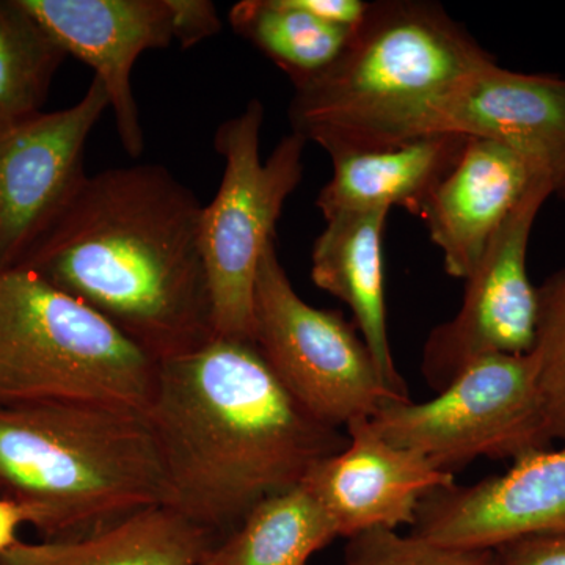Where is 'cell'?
Returning a JSON list of instances; mask_svg holds the SVG:
<instances>
[{
    "mask_svg": "<svg viewBox=\"0 0 565 565\" xmlns=\"http://www.w3.org/2000/svg\"><path fill=\"white\" fill-rule=\"evenodd\" d=\"M565 533V445L531 452L503 475L452 484L424 498L411 534L451 546H494Z\"/></svg>",
    "mask_w": 565,
    "mask_h": 565,
    "instance_id": "8fae6325",
    "label": "cell"
},
{
    "mask_svg": "<svg viewBox=\"0 0 565 565\" xmlns=\"http://www.w3.org/2000/svg\"><path fill=\"white\" fill-rule=\"evenodd\" d=\"M539 311L531 355L550 438L565 445V269L537 289Z\"/></svg>",
    "mask_w": 565,
    "mask_h": 565,
    "instance_id": "7402d4cb",
    "label": "cell"
},
{
    "mask_svg": "<svg viewBox=\"0 0 565 565\" xmlns=\"http://www.w3.org/2000/svg\"><path fill=\"white\" fill-rule=\"evenodd\" d=\"M147 422L166 505L218 541L349 444L282 388L255 344L232 338L159 363Z\"/></svg>",
    "mask_w": 565,
    "mask_h": 565,
    "instance_id": "7a4b0ae2",
    "label": "cell"
},
{
    "mask_svg": "<svg viewBox=\"0 0 565 565\" xmlns=\"http://www.w3.org/2000/svg\"><path fill=\"white\" fill-rule=\"evenodd\" d=\"M463 134L519 152L565 200V79L489 63L435 110L429 136Z\"/></svg>",
    "mask_w": 565,
    "mask_h": 565,
    "instance_id": "4fadbf2b",
    "label": "cell"
},
{
    "mask_svg": "<svg viewBox=\"0 0 565 565\" xmlns=\"http://www.w3.org/2000/svg\"><path fill=\"white\" fill-rule=\"evenodd\" d=\"M22 525H28V516L22 509L0 498V555L20 541L18 530Z\"/></svg>",
    "mask_w": 565,
    "mask_h": 565,
    "instance_id": "4316f807",
    "label": "cell"
},
{
    "mask_svg": "<svg viewBox=\"0 0 565 565\" xmlns=\"http://www.w3.org/2000/svg\"><path fill=\"white\" fill-rule=\"evenodd\" d=\"M203 204L166 167L104 170L18 269L90 308L156 362L215 338Z\"/></svg>",
    "mask_w": 565,
    "mask_h": 565,
    "instance_id": "6da1fadb",
    "label": "cell"
},
{
    "mask_svg": "<svg viewBox=\"0 0 565 565\" xmlns=\"http://www.w3.org/2000/svg\"><path fill=\"white\" fill-rule=\"evenodd\" d=\"M500 565H565V533H541L494 546Z\"/></svg>",
    "mask_w": 565,
    "mask_h": 565,
    "instance_id": "cb8c5ba5",
    "label": "cell"
},
{
    "mask_svg": "<svg viewBox=\"0 0 565 565\" xmlns=\"http://www.w3.org/2000/svg\"><path fill=\"white\" fill-rule=\"evenodd\" d=\"M159 363L25 269L0 273V405L85 404L147 416Z\"/></svg>",
    "mask_w": 565,
    "mask_h": 565,
    "instance_id": "5b68a950",
    "label": "cell"
},
{
    "mask_svg": "<svg viewBox=\"0 0 565 565\" xmlns=\"http://www.w3.org/2000/svg\"><path fill=\"white\" fill-rule=\"evenodd\" d=\"M264 106L252 99L225 120L214 150L225 167L217 195L202 214V250L214 315L215 337L253 343V300L259 263L277 239L282 207L303 178L308 141L288 134L266 162L259 154Z\"/></svg>",
    "mask_w": 565,
    "mask_h": 565,
    "instance_id": "8992f818",
    "label": "cell"
},
{
    "mask_svg": "<svg viewBox=\"0 0 565 565\" xmlns=\"http://www.w3.org/2000/svg\"><path fill=\"white\" fill-rule=\"evenodd\" d=\"M230 24L286 73L294 87L329 68L353 32L311 17L292 0L234 3Z\"/></svg>",
    "mask_w": 565,
    "mask_h": 565,
    "instance_id": "ffe728a7",
    "label": "cell"
},
{
    "mask_svg": "<svg viewBox=\"0 0 565 565\" xmlns=\"http://www.w3.org/2000/svg\"><path fill=\"white\" fill-rule=\"evenodd\" d=\"M470 137L435 134L388 150L334 158L332 180L316 204L323 218L404 207L422 217L435 189L455 170Z\"/></svg>",
    "mask_w": 565,
    "mask_h": 565,
    "instance_id": "e0dca14e",
    "label": "cell"
},
{
    "mask_svg": "<svg viewBox=\"0 0 565 565\" xmlns=\"http://www.w3.org/2000/svg\"><path fill=\"white\" fill-rule=\"evenodd\" d=\"M178 20V43L182 50L195 46L221 32L222 22L214 3L207 0H174Z\"/></svg>",
    "mask_w": 565,
    "mask_h": 565,
    "instance_id": "d4e9b609",
    "label": "cell"
},
{
    "mask_svg": "<svg viewBox=\"0 0 565 565\" xmlns=\"http://www.w3.org/2000/svg\"><path fill=\"white\" fill-rule=\"evenodd\" d=\"M217 542L188 516L158 504L82 537L18 541L0 555V565H200Z\"/></svg>",
    "mask_w": 565,
    "mask_h": 565,
    "instance_id": "ac0fdd59",
    "label": "cell"
},
{
    "mask_svg": "<svg viewBox=\"0 0 565 565\" xmlns=\"http://www.w3.org/2000/svg\"><path fill=\"white\" fill-rule=\"evenodd\" d=\"M66 57L21 0H0V122L41 111Z\"/></svg>",
    "mask_w": 565,
    "mask_h": 565,
    "instance_id": "44dd1931",
    "label": "cell"
},
{
    "mask_svg": "<svg viewBox=\"0 0 565 565\" xmlns=\"http://www.w3.org/2000/svg\"><path fill=\"white\" fill-rule=\"evenodd\" d=\"M341 565H500L494 548H467L394 530L364 531L348 539Z\"/></svg>",
    "mask_w": 565,
    "mask_h": 565,
    "instance_id": "603a6c76",
    "label": "cell"
},
{
    "mask_svg": "<svg viewBox=\"0 0 565 565\" xmlns=\"http://www.w3.org/2000/svg\"><path fill=\"white\" fill-rule=\"evenodd\" d=\"M492 62L438 3L370 2L337 61L294 87L289 122L332 159L388 150L429 136L438 106Z\"/></svg>",
    "mask_w": 565,
    "mask_h": 565,
    "instance_id": "3957f363",
    "label": "cell"
},
{
    "mask_svg": "<svg viewBox=\"0 0 565 565\" xmlns=\"http://www.w3.org/2000/svg\"><path fill=\"white\" fill-rule=\"evenodd\" d=\"M343 451L316 465L302 484L332 519L340 537L373 530L414 526L424 498L456 484L411 449L388 444L370 419L345 427Z\"/></svg>",
    "mask_w": 565,
    "mask_h": 565,
    "instance_id": "5bb4252c",
    "label": "cell"
},
{
    "mask_svg": "<svg viewBox=\"0 0 565 565\" xmlns=\"http://www.w3.org/2000/svg\"><path fill=\"white\" fill-rule=\"evenodd\" d=\"M552 195L545 180L531 185L465 280L460 310L427 337L422 374L434 392H441L468 366L487 356L526 355L533 351L539 297L527 275V244L535 217Z\"/></svg>",
    "mask_w": 565,
    "mask_h": 565,
    "instance_id": "9c48e42d",
    "label": "cell"
},
{
    "mask_svg": "<svg viewBox=\"0 0 565 565\" xmlns=\"http://www.w3.org/2000/svg\"><path fill=\"white\" fill-rule=\"evenodd\" d=\"M253 344L282 388L334 429L373 418L386 401L403 399L385 384L355 323L297 294L275 241L256 275Z\"/></svg>",
    "mask_w": 565,
    "mask_h": 565,
    "instance_id": "52a82bcc",
    "label": "cell"
},
{
    "mask_svg": "<svg viewBox=\"0 0 565 565\" xmlns=\"http://www.w3.org/2000/svg\"><path fill=\"white\" fill-rule=\"evenodd\" d=\"M537 180L544 178L519 152L470 137L462 158L419 217L444 253L448 275L470 277L494 234Z\"/></svg>",
    "mask_w": 565,
    "mask_h": 565,
    "instance_id": "9a60e30c",
    "label": "cell"
},
{
    "mask_svg": "<svg viewBox=\"0 0 565 565\" xmlns=\"http://www.w3.org/2000/svg\"><path fill=\"white\" fill-rule=\"evenodd\" d=\"M66 54L95 70L114 110L122 148L143 152L139 106L131 87L134 65L143 52L163 50L178 39L174 0H21Z\"/></svg>",
    "mask_w": 565,
    "mask_h": 565,
    "instance_id": "7c38bea8",
    "label": "cell"
},
{
    "mask_svg": "<svg viewBox=\"0 0 565 565\" xmlns=\"http://www.w3.org/2000/svg\"><path fill=\"white\" fill-rule=\"evenodd\" d=\"M109 109L93 77L79 102L0 122V273L18 269L68 210L88 174L84 154Z\"/></svg>",
    "mask_w": 565,
    "mask_h": 565,
    "instance_id": "30bf717a",
    "label": "cell"
},
{
    "mask_svg": "<svg viewBox=\"0 0 565 565\" xmlns=\"http://www.w3.org/2000/svg\"><path fill=\"white\" fill-rule=\"evenodd\" d=\"M0 498L43 541L103 530L166 504L147 416L85 404L0 405Z\"/></svg>",
    "mask_w": 565,
    "mask_h": 565,
    "instance_id": "277c9868",
    "label": "cell"
},
{
    "mask_svg": "<svg viewBox=\"0 0 565 565\" xmlns=\"http://www.w3.org/2000/svg\"><path fill=\"white\" fill-rule=\"evenodd\" d=\"M338 537L332 519L300 484L256 505L200 565H308Z\"/></svg>",
    "mask_w": 565,
    "mask_h": 565,
    "instance_id": "d6986e66",
    "label": "cell"
},
{
    "mask_svg": "<svg viewBox=\"0 0 565 565\" xmlns=\"http://www.w3.org/2000/svg\"><path fill=\"white\" fill-rule=\"evenodd\" d=\"M370 422L388 444L452 475L481 457L515 462L552 444L531 353L487 356L434 399L386 401Z\"/></svg>",
    "mask_w": 565,
    "mask_h": 565,
    "instance_id": "ba28073f",
    "label": "cell"
},
{
    "mask_svg": "<svg viewBox=\"0 0 565 565\" xmlns=\"http://www.w3.org/2000/svg\"><path fill=\"white\" fill-rule=\"evenodd\" d=\"M390 211L345 212L327 222L311 253V280L351 308L353 323L396 396L411 399L386 327L382 239Z\"/></svg>",
    "mask_w": 565,
    "mask_h": 565,
    "instance_id": "2e32d148",
    "label": "cell"
},
{
    "mask_svg": "<svg viewBox=\"0 0 565 565\" xmlns=\"http://www.w3.org/2000/svg\"><path fill=\"white\" fill-rule=\"evenodd\" d=\"M292 2L311 17L345 31H355L370 9V2H363V0H292Z\"/></svg>",
    "mask_w": 565,
    "mask_h": 565,
    "instance_id": "484cf974",
    "label": "cell"
}]
</instances>
